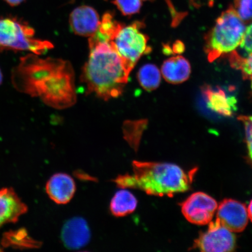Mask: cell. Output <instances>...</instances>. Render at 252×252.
<instances>
[{"instance_id":"7","label":"cell","mask_w":252,"mask_h":252,"mask_svg":"<svg viewBox=\"0 0 252 252\" xmlns=\"http://www.w3.org/2000/svg\"><path fill=\"white\" fill-rule=\"evenodd\" d=\"M235 247V235L217 220L210 223L207 231L201 233L193 246L196 250L207 252H231Z\"/></svg>"},{"instance_id":"3","label":"cell","mask_w":252,"mask_h":252,"mask_svg":"<svg viewBox=\"0 0 252 252\" xmlns=\"http://www.w3.org/2000/svg\"><path fill=\"white\" fill-rule=\"evenodd\" d=\"M132 165L133 175H121L114 181L118 187L140 189L151 196L169 197L190 188L193 173L186 172L178 165L138 160Z\"/></svg>"},{"instance_id":"14","label":"cell","mask_w":252,"mask_h":252,"mask_svg":"<svg viewBox=\"0 0 252 252\" xmlns=\"http://www.w3.org/2000/svg\"><path fill=\"white\" fill-rule=\"evenodd\" d=\"M46 193L58 204L70 202L76 191V185L71 176L64 173H56L47 182Z\"/></svg>"},{"instance_id":"18","label":"cell","mask_w":252,"mask_h":252,"mask_svg":"<svg viewBox=\"0 0 252 252\" xmlns=\"http://www.w3.org/2000/svg\"><path fill=\"white\" fill-rule=\"evenodd\" d=\"M124 25L115 20L112 12H106L103 15L97 32L104 39L110 41Z\"/></svg>"},{"instance_id":"20","label":"cell","mask_w":252,"mask_h":252,"mask_svg":"<svg viewBox=\"0 0 252 252\" xmlns=\"http://www.w3.org/2000/svg\"><path fill=\"white\" fill-rule=\"evenodd\" d=\"M113 3L125 16L138 13L142 6V0H113Z\"/></svg>"},{"instance_id":"23","label":"cell","mask_w":252,"mask_h":252,"mask_svg":"<svg viewBox=\"0 0 252 252\" xmlns=\"http://www.w3.org/2000/svg\"><path fill=\"white\" fill-rule=\"evenodd\" d=\"M240 45L246 52L252 53V24L246 29Z\"/></svg>"},{"instance_id":"2","label":"cell","mask_w":252,"mask_h":252,"mask_svg":"<svg viewBox=\"0 0 252 252\" xmlns=\"http://www.w3.org/2000/svg\"><path fill=\"white\" fill-rule=\"evenodd\" d=\"M90 56L81 80L87 93H94L105 100L121 96L130 71L113 43L96 32L89 39Z\"/></svg>"},{"instance_id":"4","label":"cell","mask_w":252,"mask_h":252,"mask_svg":"<svg viewBox=\"0 0 252 252\" xmlns=\"http://www.w3.org/2000/svg\"><path fill=\"white\" fill-rule=\"evenodd\" d=\"M246 28L233 6L223 11L205 37V52L210 62L228 54L241 45Z\"/></svg>"},{"instance_id":"22","label":"cell","mask_w":252,"mask_h":252,"mask_svg":"<svg viewBox=\"0 0 252 252\" xmlns=\"http://www.w3.org/2000/svg\"><path fill=\"white\" fill-rule=\"evenodd\" d=\"M238 119L244 125L249 155L252 160V116H240Z\"/></svg>"},{"instance_id":"19","label":"cell","mask_w":252,"mask_h":252,"mask_svg":"<svg viewBox=\"0 0 252 252\" xmlns=\"http://www.w3.org/2000/svg\"><path fill=\"white\" fill-rule=\"evenodd\" d=\"M229 59L232 67L240 70L245 80L252 79V53L248 58H243L234 51L230 53Z\"/></svg>"},{"instance_id":"24","label":"cell","mask_w":252,"mask_h":252,"mask_svg":"<svg viewBox=\"0 0 252 252\" xmlns=\"http://www.w3.org/2000/svg\"><path fill=\"white\" fill-rule=\"evenodd\" d=\"M185 50V46L181 41H176V42L173 44L172 48L171 46L168 45H163V53L166 55L171 54H178V53H181Z\"/></svg>"},{"instance_id":"15","label":"cell","mask_w":252,"mask_h":252,"mask_svg":"<svg viewBox=\"0 0 252 252\" xmlns=\"http://www.w3.org/2000/svg\"><path fill=\"white\" fill-rule=\"evenodd\" d=\"M163 77L168 83L179 84L188 80L191 74L190 63L181 56L172 57L163 62L161 67Z\"/></svg>"},{"instance_id":"8","label":"cell","mask_w":252,"mask_h":252,"mask_svg":"<svg viewBox=\"0 0 252 252\" xmlns=\"http://www.w3.org/2000/svg\"><path fill=\"white\" fill-rule=\"evenodd\" d=\"M186 219L194 224L203 225L212 220L218 204L215 199L203 192L192 194L181 204Z\"/></svg>"},{"instance_id":"16","label":"cell","mask_w":252,"mask_h":252,"mask_svg":"<svg viewBox=\"0 0 252 252\" xmlns=\"http://www.w3.org/2000/svg\"><path fill=\"white\" fill-rule=\"evenodd\" d=\"M138 201L133 193L127 190L116 192L110 204V210L113 216L123 217L133 213Z\"/></svg>"},{"instance_id":"1","label":"cell","mask_w":252,"mask_h":252,"mask_svg":"<svg viewBox=\"0 0 252 252\" xmlns=\"http://www.w3.org/2000/svg\"><path fill=\"white\" fill-rule=\"evenodd\" d=\"M19 69L25 92L38 96L47 105L58 109L76 102L74 72L70 63L59 59H24Z\"/></svg>"},{"instance_id":"28","label":"cell","mask_w":252,"mask_h":252,"mask_svg":"<svg viewBox=\"0 0 252 252\" xmlns=\"http://www.w3.org/2000/svg\"><path fill=\"white\" fill-rule=\"evenodd\" d=\"M144 1H154V0H144Z\"/></svg>"},{"instance_id":"6","label":"cell","mask_w":252,"mask_h":252,"mask_svg":"<svg viewBox=\"0 0 252 252\" xmlns=\"http://www.w3.org/2000/svg\"><path fill=\"white\" fill-rule=\"evenodd\" d=\"M144 27V23L141 21H135L128 26L124 25L109 41L130 72L142 56L151 52V47L148 45L149 37L141 31Z\"/></svg>"},{"instance_id":"9","label":"cell","mask_w":252,"mask_h":252,"mask_svg":"<svg viewBox=\"0 0 252 252\" xmlns=\"http://www.w3.org/2000/svg\"><path fill=\"white\" fill-rule=\"evenodd\" d=\"M217 209L216 220L229 231L241 232L247 227L249 217L244 204L228 198L223 200Z\"/></svg>"},{"instance_id":"17","label":"cell","mask_w":252,"mask_h":252,"mask_svg":"<svg viewBox=\"0 0 252 252\" xmlns=\"http://www.w3.org/2000/svg\"><path fill=\"white\" fill-rule=\"evenodd\" d=\"M137 79L140 86L147 91L156 90L159 86L161 77L158 68L153 64H145L140 68Z\"/></svg>"},{"instance_id":"21","label":"cell","mask_w":252,"mask_h":252,"mask_svg":"<svg viewBox=\"0 0 252 252\" xmlns=\"http://www.w3.org/2000/svg\"><path fill=\"white\" fill-rule=\"evenodd\" d=\"M233 7L245 23L252 21V0H234Z\"/></svg>"},{"instance_id":"26","label":"cell","mask_w":252,"mask_h":252,"mask_svg":"<svg viewBox=\"0 0 252 252\" xmlns=\"http://www.w3.org/2000/svg\"><path fill=\"white\" fill-rule=\"evenodd\" d=\"M248 214L249 218L250 219L252 222V200L251 201L250 205L248 206Z\"/></svg>"},{"instance_id":"29","label":"cell","mask_w":252,"mask_h":252,"mask_svg":"<svg viewBox=\"0 0 252 252\" xmlns=\"http://www.w3.org/2000/svg\"></svg>"},{"instance_id":"27","label":"cell","mask_w":252,"mask_h":252,"mask_svg":"<svg viewBox=\"0 0 252 252\" xmlns=\"http://www.w3.org/2000/svg\"><path fill=\"white\" fill-rule=\"evenodd\" d=\"M2 81V75L1 70H0V84H1Z\"/></svg>"},{"instance_id":"11","label":"cell","mask_w":252,"mask_h":252,"mask_svg":"<svg viewBox=\"0 0 252 252\" xmlns=\"http://www.w3.org/2000/svg\"><path fill=\"white\" fill-rule=\"evenodd\" d=\"M62 240L69 250H79L89 243L91 232L86 220L74 217L67 220L62 230Z\"/></svg>"},{"instance_id":"5","label":"cell","mask_w":252,"mask_h":252,"mask_svg":"<svg viewBox=\"0 0 252 252\" xmlns=\"http://www.w3.org/2000/svg\"><path fill=\"white\" fill-rule=\"evenodd\" d=\"M32 28L11 18L0 20V47L42 55L53 48L49 41L36 39Z\"/></svg>"},{"instance_id":"13","label":"cell","mask_w":252,"mask_h":252,"mask_svg":"<svg viewBox=\"0 0 252 252\" xmlns=\"http://www.w3.org/2000/svg\"><path fill=\"white\" fill-rule=\"evenodd\" d=\"M27 210V206L13 189L4 188L0 190V228L7 223L17 222Z\"/></svg>"},{"instance_id":"10","label":"cell","mask_w":252,"mask_h":252,"mask_svg":"<svg viewBox=\"0 0 252 252\" xmlns=\"http://www.w3.org/2000/svg\"><path fill=\"white\" fill-rule=\"evenodd\" d=\"M69 23L75 34L90 37L98 30L100 21L95 9L90 6L82 5L71 12Z\"/></svg>"},{"instance_id":"25","label":"cell","mask_w":252,"mask_h":252,"mask_svg":"<svg viewBox=\"0 0 252 252\" xmlns=\"http://www.w3.org/2000/svg\"><path fill=\"white\" fill-rule=\"evenodd\" d=\"M4 1L8 3L9 5L11 6H17L21 4L24 0H4Z\"/></svg>"},{"instance_id":"12","label":"cell","mask_w":252,"mask_h":252,"mask_svg":"<svg viewBox=\"0 0 252 252\" xmlns=\"http://www.w3.org/2000/svg\"><path fill=\"white\" fill-rule=\"evenodd\" d=\"M201 93L208 108L218 114L231 117L237 109V100L232 96H228L225 91L219 88H213L204 85Z\"/></svg>"}]
</instances>
